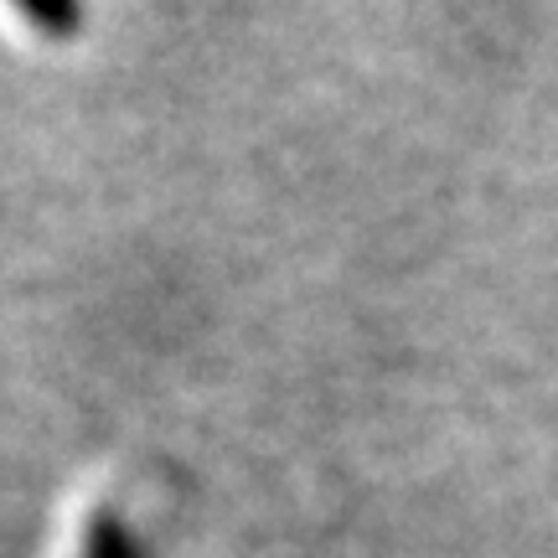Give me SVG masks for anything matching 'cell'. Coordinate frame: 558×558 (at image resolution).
<instances>
[{
  "label": "cell",
  "mask_w": 558,
  "mask_h": 558,
  "mask_svg": "<svg viewBox=\"0 0 558 558\" xmlns=\"http://www.w3.org/2000/svg\"><path fill=\"white\" fill-rule=\"evenodd\" d=\"M88 558H135V543H130L124 527H114V522L104 518V522H94V533H88Z\"/></svg>",
  "instance_id": "obj_2"
},
{
  "label": "cell",
  "mask_w": 558,
  "mask_h": 558,
  "mask_svg": "<svg viewBox=\"0 0 558 558\" xmlns=\"http://www.w3.org/2000/svg\"><path fill=\"white\" fill-rule=\"evenodd\" d=\"M16 5L37 21L47 37H78V32H83V11H88L83 0H16Z\"/></svg>",
  "instance_id": "obj_1"
}]
</instances>
